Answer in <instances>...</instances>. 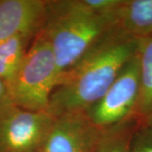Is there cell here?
I'll return each instance as SVG.
<instances>
[{"mask_svg": "<svg viewBox=\"0 0 152 152\" xmlns=\"http://www.w3.org/2000/svg\"><path fill=\"white\" fill-rule=\"evenodd\" d=\"M134 118L102 130L96 152H129L134 132L137 128Z\"/></svg>", "mask_w": 152, "mask_h": 152, "instance_id": "obj_11", "label": "cell"}, {"mask_svg": "<svg viewBox=\"0 0 152 152\" xmlns=\"http://www.w3.org/2000/svg\"><path fill=\"white\" fill-rule=\"evenodd\" d=\"M59 80L53 50L48 41L37 33L9 86L14 102L25 110L48 111Z\"/></svg>", "mask_w": 152, "mask_h": 152, "instance_id": "obj_3", "label": "cell"}, {"mask_svg": "<svg viewBox=\"0 0 152 152\" xmlns=\"http://www.w3.org/2000/svg\"><path fill=\"white\" fill-rule=\"evenodd\" d=\"M17 107L12 98L8 84L0 79V119L5 118Z\"/></svg>", "mask_w": 152, "mask_h": 152, "instance_id": "obj_13", "label": "cell"}, {"mask_svg": "<svg viewBox=\"0 0 152 152\" xmlns=\"http://www.w3.org/2000/svg\"><path fill=\"white\" fill-rule=\"evenodd\" d=\"M138 55L140 91L134 119L138 127L152 126V36L140 40Z\"/></svg>", "mask_w": 152, "mask_h": 152, "instance_id": "obj_9", "label": "cell"}, {"mask_svg": "<svg viewBox=\"0 0 152 152\" xmlns=\"http://www.w3.org/2000/svg\"><path fill=\"white\" fill-rule=\"evenodd\" d=\"M114 13L96 14L89 9L86 0L47 1L43 23L37 33L53 50L60 79L116 30Z\"/></svg>", "mask_w": 152, "mask_h": 152, "instance_id": "obj_2", "label": "cell"}, {"mask_svg": "<svg viewBox=\"0 0 152 152\" xmlns=\"http://www.w3.org/2000/svg\"><path fill=\"white\" fill-rule=\"evenodd\" d=\"M36 35L20 34L0 44V79L10 86Z\"/></svg>", "mask_w": 152, "mask_h": 152, "instance_id": "obj_10", "label": "cell"}, {"mask_svg": "<svg viewBox=\"0 0 152 152\" xmlns=\"http://www.w3.org/2000/svg\"><path fill=\"white\" fill-rule=\"evenodd\" d=\"M140 40L113 31L61 77L48 112L58 117L86 112L102 97L121 70L137 54Z\"/></svg>", "mask_w": 152, "mask_h": 152, "instance_id": "obj_1", "label": "cell"}, {"mask_svg": "<svg viewBox=\"0 0 152 152\" xmlns=\"http://www.w3.org/2000/svg\"><path fill=\"white\" fill-rule=\"evenodd\" d=\"M138 53L125 64L103 96L84 112L91 123L101 130L134 118L140 91Z\"/></svg>", "mask_w": 152, "mask_h": 152, "instance_id": "obj_4", "label": "cell"}, {"mask_svg": "<svg viewBox=\"0 0 152 152\" xmlns=\"http://www.w3.org/2000/svg\"><path fill=\"white\" fill-rule=\"evenodd\" d=\"M54 120L48 111L17 107L0 119V152H39Z\"/></svg>", "mask_w": 152, "mask_h": 152, "instance_id": "obj_5", "label": "cell"}, {"mask_svg": "<svg viewBox=\"0 0 152 152\" xmlns=\"http://www.w3.org/2000/svg\"><path fill=\"white\" fill-rule=\"evenodd\" d=\"M115 27L125 37L145 39L152 36V0H122L114 13Z\"/></svg>", "mask_w": 152, "mask_h": 152, "instance_id": "obj_8", "label": "cell"}, {"mask_svg": "<svg viewBox=\"0 0 152 152\" xmlns=\"http://www.w3.org/2000/svg\"><path fill=\"white\" fill-rule=\"evenodd\" d=\"M101 134L84 112L64 113L55 118L39 152H96Z\"/></svg>", "mask_w": 152, "mask_h": 152, "instance_id": "obj_6", "label": "cell"}, {"mask_svg": "<svg viewBox=\"0 0 152 152\" xmlns=\"http://www.w3.org/2000/svg\"><path fill=\"white\" fill-rule=\"evenodd\" d=\"M129 152H152V126H137L131 140Z\"/></svg>", "mask_w": 152, "mask_h": 152, "instance_id": "obj_12", "label": "cell"}, {"mask_svg": "<svg viewBox=\"0 0 152 152\" xmlns=\"http://www.w3.org/2000/svg\"><path fill=\"white\" fill-rule=\"evenodd\" d=\"M46 5V0H0V44L17 35H37Z\"/></svg>", "mask_w": 152, "mask_h": 152, "instance_id": "obj_7", "label": "cell"}]
</instances>
